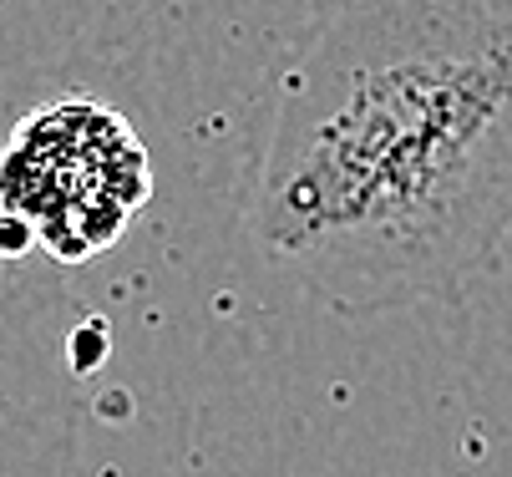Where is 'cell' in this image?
Listing matches in <instances>:
<instances>
[{"label":"cell","instance_id":"6da1fadb","mask_svg":"<svg viewBox=\"0 0 512 477\" xmlns=\"http://www.w3.org/2000/svg\"><path fill=\"white\" fill-rule=\"evenodd\" d=\"M244 229L335 315L462 300L512 239V0H320Z\"/></svg>","mask_w":512,"mask_h":477},{"label":"cell","instance_id":"7a4b0ae2","mask_svg":"<svg viewBox=\"0 0 512 477\" xmlns=\"http://www.w3.org/2000/svg\"><path fill=\"white\" fill-rule=\"evenodd\" d=\"M153 198L137 127L102 97H51L0 138V209L56 269L107 254Z\"/></svg>","mask_w":512,"mask_h":477},{"label":"cell","instance_id":"3957f363","mask_svg":"<svg viewBox=\"0 0 512 477\" xmlns=\"http://www.w3.org/2000/svg\"><path fill=\"white\" fill-rule=\"evenodd\" d=\"M87 315L51 259L0 254V477H71L82 427L71 340Z\"/></svg>","mask_w":512,"mask_h":477}]
</instances>
